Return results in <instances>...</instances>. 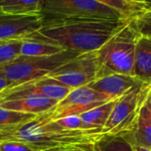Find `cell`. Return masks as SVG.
Returning a JSON list of instances; mask_svg holds the SVG:
<instances>
[{
  "mask_svg": "<svg viewBox=\"0 0 151 151\" xmlns=\"http://www.w3.org/2000/svg\"><path fill=\"white\" fill-rule=\"evenodd\" d=\"M116 100H112L103 105L94 108L86 113L79 115V116L84 124L88 127L99 128L103 130V127L112 112Z\"/></svg>",
  "mask_w": 151,
  "mask_h": 151,
  "instance_id": "18",
  "label": "cell"
},
{
  "mask_svg": "<svg viewBox=\"0 0 151 151\" xmlns=\"http://www.w3.org/2000/svg\"><path fill=\"white\" fill-rule=\"evenodd\" d=\"M0 151H37V150L28 143L14 139L0 143Z\"/></svg>",
  "mask_w": 151,
  "mask_h": 151,
  "instance_id": "24",
  "label": "cell"
},
{
  "mask_svg": "<svg viewBox=\"0 0 151 151\" xmlns=\"http://www.w3.org/2000/svg\"><path fill=\"white\" fill-rule=\"evenodd\" d=\"M63 51H65L63 48L54 45L33 40H23L21 47V55L29 57H42L54 55Z\"/></svg>",
  "mask_w": 151,
  "mask_h": 151,
  "instance_id": "19",
  "label": "cell"
},
{
  "mask_svg": "<svg viewBox=\"0 0 151 151\" xmlns=\"http://www.w3.org/2000/svg\"><path fill=\"white\" fill-rule=\"evenodd\" d=\"M141 114L151 123V90L146 99V101L141 110Z\"/></svg>",
  "mask_w": 151,
  "mask_h": 151,
  "instance_id": "25",
  "label": "cell"
},
{
  "mask_svg": "<svg viewBox=\"0 0 151 151\" xmlns=\"http://www.w3.org/2000/svg\"><path fill=\"white\" fill-rule=\"evenodd\" d=\"M22 42V39L0 41V65L8 63L21 55Z\"/></svg>",
  "mask_w": 151,
  "mask_h": 151,
  "instance_id": "20",
  "label": "cell"
},
{
  "mask_svg": "<svg viewBox=\"0 0 151 151\" xmlns=\"http://www.w3.org/2000/svg\"><path fill=\"white\" fill-rule=\"evenodd\" d=\"M15 138L13 137L12 135L8 134V133H2L0 132V143L4 142V141H7V140H11V139H14Z\"/></svg>",
  "mask_w": 151,
  "mask_h": 151,
  "instance_id": "27",
  "label": "cell"
},
{
  "mask_svg": "<svg viewBox=\"0 0 151 151\" xmlns=\"http://www.w3.org/2000/svg\"><path fill=\"white\" fill-rule=\"evenodd\" d=\"M42 18L35 15H9L0 14V41L22 39L40 30Z\"/></svg>",
  "mask_w": 151,
  "mask_h": 151,
  "instance_id": "10",
  "label": "cell"
},
{
  "mask_svg": "<svg viewBox=\"0 0 151 151\" xmlns=\"http://www.w3.org/2000/svg\"><path fill=\"white\" fill-rule=\"evenodd\" d=\"M80 53L82 52L65 50L50 56L29 57L20 55L8 63L0 65V74L13 83L12 86H18L47 77L56 68Z\"/></svg>",
  "mask_w": 151,
  "mask_h": 151,
  "instance_id": "5",
  "label": "cell"
},
{
  "mask_svg": "<svg viewBox=\"0 0 151 151\" xmlns=\"http://www.w3.org/2000/svg\"><path fill=\"white\" fill-rule=\"evenodd\" d=\"M133 22L139 36L151 37V11H145L134 17Z\"/></svg>",
  "mask_w": 151,
  "mask_h": 151,
  "instance_id": "22",
  "label": "cell"
},
{
  "mask_svg": "<svg viewBox=\"0 0 151 151\" xmlns=\"http://www.w3.org/2000/svg\"><path fill=\"white\" fill-rule=\"evenodd\" d=\"M129 21L119 19L68 22L42 27L24 40L43 42L79 52H93L98 51Z\"/></svg>",
  "mask_w": 151,
  "mask_h": 151,
  "instance_id": "1",
  "label": "cell"
},
{
  "mask_svg": "<svg viewBox=\"0 0 151 151\" xmlns=\"http://www.w3.org/2000/svg\"><path fill=\"white\" fill-rule=\"evenodd\" d=\"M134 77L142 82H151V37L139 36L136 47Z\"/></svg>",
  "mask_w": 151,
  "mask_h": 151,
  "instance_id": "13",
  "label": "cell"
},
{
  "mask_svg": "<svg viewBox=\"0 0 151 151\" xmlns=\"http://www.w3.org/2000/svg\"><path fill=\"white\" fill-rule=\"evenodd\" d=\"M124 1L130 3V4H132V5H135V6H140V7H143L142 0H124Z\"/></svg>",
  "mask_w": 151,
  "mask_h": 151,
  "instance_id": "29",
  "label": "cell"
},
{
  "mask_svg": "<svg viewBox=\"0 0 151 151\" xmlns=\"http://www.w3.org/2000/svg\"><path fill=\"white\" fill-rule=\"evenodd\" d=\"M44 0H0V14L9 15L40 14Z\"/></svg>",
  "mask_w": 151,
  "mask_h": 151,
  "instance_id": "14",
  "label": "cell"
},
{
  "mask_svg": "<svg viewBox=\"0 0 151 151\" xmlns=\"http://www.w3.org/2000/svg\"><path fill=\"white\" fill-rule=\"evenodd\" d=\"M144 11H151V0H142Z\"/></svg>",
  "mask_w": 151,
  "mask_h": 151,
  "instance_id": "28",
  "label": "cell"
},
{
  "mask_svg": "<svg viewBox=\"0 0 151 151\" xmlns=\"http://www.w3.org/2000/svg\"><path fill=\"white\" fill-rule=\"evenodd\" d=\"M139 37V34L132 18L97 51L100 62L98 78L111 74L134 76L135 54Z\"/></svg>",
  "mask_w": 151,
  "mask_h": 151,
  "instance_id": "3",
  "label": "cell"
},
{
  "mask_svg": "<svg viewBox=\"0 0 151 151\" xmlns=\"http://www.w3.org/2000/svg\"><path fill=\"white\" fill-rule=\"evenodd\" d=\"M150 90L151 82H143L118 98L103 127V132L119 134L132 131Z\"/></svg>",
  "mask_w": 151,
  "mask_h": 151,
  "instance_id": "6",
  "label": "cell"
},
{
  "mask_svg": "<svg viewBox=\"0 0 151 151\" xmlns=\"http://www.w3.org/2000/svg\"><path fill=\"white\" fill-rule=\"evenodd\" d=\"M37 116L7 109L0 106V132L11 133L30 123Z\"/></svg>",
  "mask_w": 151,
  "mask_h": 151,
  "instance_id": "15",
  "label": "cell"
},
{
  "mask_svg": "<svg viewBox=\"0 0 151 151\" xmlns=\"http://www.w3.org/2000/svg\"><path fill=\"white\" fill-rule=\"evenodd\" d=\"M58 103L59 101L45 96L29 95L14 100L2 101H0V106L14 111L39 116L49 111Z\"/></svg>",
  "mask_w": 151,
  "mask_h": 151,
  "instance_id": "12",
  "label": "cell"
},
{
  "mask_svg": "<svg viewBox=\"0 0 151 151\" xmlns=\"http://www.w3.org/2000/svg\"><path fill=\"white\" fill-rule=\"evenodd\" d=\"M40 15L42 27L82 20L128 19L118 10L94 0H44Z\"/></svg>",
  "mask_w": 151,
  "mask_h": 151,
  "instance_id": "4",
  "label": "cell"
},
{
  "mask_svg": "<svg viewBox=\"0 0 151 151\" xmlns=\"http://www.w3.org/2000/svg\"><path fill=\"white\" fill-rule=\"evenodd\" d=\"M133 151H151L150 149L140 147H133Z\"/></svg>",
  "mask_w": 151,
  "mask_h": 151,
  "instance_id": "30",
  "label": "cell"
},
{
  "mask_svg": "<svg viewBox=\"0 0 151 151\" xmlns=\"http://www.w3.org/2000/svg\"><path fill=\"white\" fill-rule=\"evenodd\" d=\"M141 83L143 82L134 76L111 74L95 79L87 86L111 99H118Z\"/></svg>",
  "mask_w": 151,
  "mask_h": 151,
  "instance_id": "11",
  "label": "cell"
},
{
  "mask_svg": "<svg viewBox=\"0 0 151 151\" xmlns=\"http://www.w3.org/2000/svg\"><path fill=\"white\" fill-rule=\"evenodd\" d=\"M60 125L73 130H86V129H99V128H90L84 124L79 116H67L59 120H55Z\"/></svg>",
  "mask_w": 151,
  "mask_h": 151,
  "instance_id": "23",
  "label": "cell"
},
{
  "mask_svg": "<svg viewBox=\"0 0 151 151\" xmlns=\"http://www.w3.org/2000/svg\"><path fill=\"white\" fill-rule=\"evenodd\" d=\"M9 134L37 151H93V143L105 133L102 129L65 128L45 112Z\"/></svg>",
  "mask_w": 151,
  "mask_h": 151,
  "instance_id": "2",
  "label": "cell"
},
{
  "mask_svg": "<svg viewBox=\"0 0 151 151\" xmlns=\"http://www.w3.org/2000/svg\"><path fill=\"white\" fill-rule=\"evenodd\" d=\"M100 62L97 51L82 52L67 61L47 77L75 89L88 86L99 77Z\"/></svg>",
  "mask_w": 151,
  "mask_h": 151,
  "instance_id": "7",
  "label": "cell"
},
{
  "mask_svg": "<svg viewBox=\"0 0 151 151\" xmlns=\"http://www.w3.org/2000/svg\"><path fill=\"white\" fill-rule=\"evenodd\" d=\"M13 86V83L8 80L6 77L0 74V99H1L3 93L11 86Z\"/></svg>",
  "mask_w": 151,
  "mask_h": 151,
  "instance_id": "26",
  "label": "cell"
},
{
  "mask_svg": "<svg viewBox=\"0 0 151 151\" xmlns=\"http://www.w3.org/2000/svg\"><path fill=\"white\" fill-rule=\"evenodd\" d=\"M133 145L151 150V123L140 113L132 131L123 133Z\"/></svg>",
  "mask_w": 151,
  "mask_h": 151,
  "instance_id": "16",
  "label": "cell"
},
{
  "mask_svg": "<svg viewBox=\"0 0 151 151\" xmlns=\"http://www.w3.org/2000/svg\"><path fill=\"white\" fill-rule=\"evenodd\" d=\"M112 100L116 99H111L86 86L73 89L55 107L47 111V114L55 121L67 116H79Z\"/></svg>",
  "mask_w": 151,
  "mask_h": 151,
  "instance_id": "8",
  "label": "cell"
},
{
  "mask_svg": "<svg viewBox=\"0 0 151 151\" xmlns=\"http://www.w3.org/2000/svg\"><path fill=\"white\" fill-rule=\"evenodd\" d=\"M94 1L118 10L128 19H132L145 12L143 7L127 3L124 0H94Z\"/></svg>",
  "mask_w": 151,
  "mask_h": 151,
  "instance_id": "21",
  "label": "cell"
},
{
  "mask_svg": "<svg viewBox=\"0 0 151 151\" xmlns=\"http://www.w3.org/2000/svg\"><path fill=\"white\" fill-rule=\"evenodd\" d=\"M72 90V88L53 78L45 77L10 87L3 93L0 101L14 100L29 95H41L60 101Z\"/></svg>",
  "mask_w": 151,
  "mask_h": 151,
  "instance_id": "9",
  "label": "cell"
},
{
  "mask_svg": "<svg viewBox=\"0 0 151 151\" xmlns=\"http://www.w3.org/2000/svg\"><path fill=\"white\" fill-rule=\"evenodd\" d=\"M93 151H133V145L124 134H103L93 145Z\"/></svg>",
  "mask_w": 151,
  "mask_h": 151,
  "instance_id": "17",
  "label": "cell"
}]
</instances>
